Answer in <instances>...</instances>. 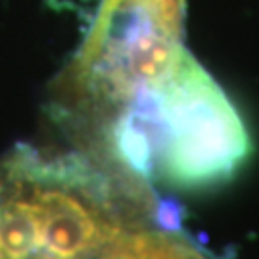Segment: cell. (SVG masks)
<instances>
[{
  "instance_id": "obj_1",
  "label": "cell",
  "mask_w": 259,
  "mask_h": 259,
  "mask_svg": "<svg viewBox=\"0 0 259 259\" xmlns=\"http://www.w3.org/2000/svg\"><path fill=\"white\" fill-rule=\"evenodd\" d=\"M106 135L111 159L140 185L209 188L238 175L251 154L238 110L186 48L161 83L106 121Z\"/></svg>"
},
{
  "instance_id": "obj_2",
  "label": "cell",
  "mask_w": 259,
  "mask_h": 259,
  "mask_svg": "<svg viewBox=\"0 0 259 259\" xmlns=\"http://www.w3.org/2000/svg\"><path fill=\"white\" fill-rule=\"evenodd\" d=\"M139 196L84 154L21 146L0 161V259H98Z\"/></svg>"
},
{
  "instance_id": "obj_3",
  "label": "cell",
  "mask_w": 259,
  "mask_h": 259,
  "mask_svg": "<svg viewBox=\"0 0 259 259\" xmlns=\"http://www.w3.org/2000/svg\"><path fill=\"white\" fill-rule=\"evenodd\" d=\"M183 8L185 0H123L94 19L67 75L71 104L110 121L140 91L161 83L185 50Z\"/></svg>"
},
{
  "instance_id": "obj_4",
  "label": "cell",
  "mask_w": 259,
  "mask_h": 259,
  "mask_svg": "<svg viewBox=\"0 0 259 259\" xmlns=\"http://www.w3.org/2000/svg\"><path fill=\"white\" fill-rule=\"evenodd\" d=\"M98 259H219L186 234L163 227H131Z\"/></svg>"
},
{
  "instance_id": "obj_5",
  "label": "cell",
  "mask_w": 259,
  "mask_h": 259,
  "mask_svg": "<svg viewBox=\"0 0 259 259\" xmlns=\"http://www.w3.org/2000/svg\"><path fill=\"white\" fill-rule=\"evenodd\" d=\"M121 2H123V0H104L100 10H98V16H96V18H104V16H108L110 12H113V10L119 6Z\"/></svg>"
}]
</instances>
